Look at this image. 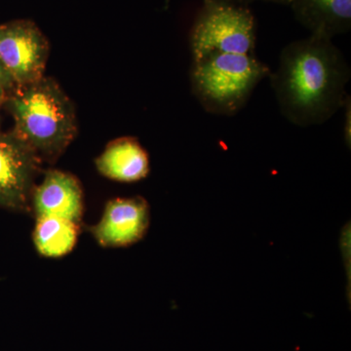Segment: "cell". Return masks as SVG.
<instances>
[{
    "label": "cell",
    "instance_id": "6da1fadb",
    "mask_svg": "<svg viewBox=\"0 0 351 351\" xmlns=\"http://www.w3.org/2000/svg\"><path fill=\"white\" fill-rule=\"evenodd\" d=\"M350 77L332 39L314 36L287 44L269 76L281 114L302 128L324 124L343 108Z\"/></svg>",
    "mask_w": 351,
    "mask_h": 351
},
{
    "label": "cell",
    "instance_id": "7a4b0ae2",
    "mask_svg": "<svg viewBox=\"0 0 351 351\" xmlns=\"http://www.w3.org/2000/svg\"><path fill=\"white\" fill-rule=\"evenodd\" d=\"M4 108L14 120L13 133L40 158L61 156L77 134L73 101L52 78L14 86Z\"/></svg>",
    "mask_w": 351,
    "mask_h": 351
},
{
    "label": "cell",
    "instance_id": "3957f363",
    "mask_svg": "<svg viewBox=\"0 0 351 351\" xmlns=\"http://www.w3.org/2000/svg\"><path fill=\"white\" fill-rule=\"evenodd\" d=\"M270 71L256 55L213 53L193 60L191 91L207 112L232 117L246 106Z\"/></svg>",
    "mask_w": 351,
    "mask_h": 351
},
{
    "label": "cell",
    "instance_id": "277c9868",
    "mask_svg": "<svg viewBox=\"0 0 351 351\" xmlns=\"http://www.w3.org/2000/svg\"><path fill=\"white\" fill-rule=\"evenodd\" d=\"M257 20L250 7L202 0L189 34L193 60L213 53L256 55Z\"/></svg>",
    "mask_w": 351,
    "mask_h": 351
},
{
    "label": "cell",
    "instance_id": "5b68a950",
    "mask_svg": "<svg viewBox=\"0 0 351 351\" xmlns=\"http://www.w3.org/2000/svg\"><path fill=\"white\" fill-rule=\"evenodd\" d=\"M49 51L47 38L32 21L0 25V64L15 86L43 77Z\"/></svg>",
    "mask_w": 351,
    "mask_h": 351
},
{
    "label": "cell",
    "instance_id": "8992f818",
    "mask_svg": "<svg viewBox=\"0 0 351 351\" xmlns=\"http://www.w3.org/2000/svg\"><path fill=\"white\" fill-rule=\"evenodd\" d=\"M39 164L40 157L12 131L0 130V208L27 209Z\"/></svg>",
    "mask_w": 351,
    "mask_h": 351
},
{
    "label": "cell",
    "instance_id": "52a82bcc",
    "mask_svg": "<svg viewBox=\"0 0 351 351\" xmlns=\"http://www.w3.org/2000/svg\"><path fill=\"white\" fill-rule=\"evenodd\" d=\"M149 223V208L140 196L110 201L92 232L104 246H126L144 237Z\"/></svg>",
    "mask_w": 351,
    "mask_h": 351
},
{
    "label": "cell",
    "instance_id": "ba28073f",
    "mask_svg": "<svg viewBox=\"0 0 351 351\" xmlns=\"http://www.w3.org/2000/svg\"><path fill=\"white\" fill-rule=\"evenodd\" d=\"M32 195L38 218L64 219L80 223L83 211L82 189L73 175L48 171Z\"/></svg>",
    "mask_w": 351,
    "mask_h": 351
},
{
    "label": "cell",
    "instance_id": "9c48e42d",
    "mask_svg": "<svg viewBox=\"0 0 351 351\" xmlns=\"http://www.w3.org/2000/svg\"><path fill=\"white\" fill-rule=\"evenodd\" d=\"M295 19L309 36L332 39L351 29V0H291Z\"/></svg>",
    "mask_w": 351,
    "mask_h": 351
},
{
    "label": "cell",
    "instance_id": "30bf717a",
    "mask_svg": "<svg viewBox=\"0 0 351 351\" xmlns=\"http://www.w3.org/2000/svg\"><path fill=\"white\" fill-rule=\"evenodd\" d=\"M101 174L119 182H137L145 179L149 172L147 152L136 138H117L108 145L97 159Z\"/></svg>",
    "mask_w": 351,
    "mask_h": 351
},
{
    "label": "cell",
    "instance_id": "8fae6325",
    "mask_svg": "<svg viewBox=\"0 0 351 351\" xmlns=\"http://www.w3.org/2000/svg\"><path fill=\"white\" fill-rule=\"evenodd\" d=\"M77 223L59 218H38L34 230L38 250L46 257L57 258L73 250L78 232Z\"/></svg>",
    "mask_w": 351,
    "mask_h": 351
},
{
    "label": "cell",
    "instance_id": "7c38bea8",
    "mask_svg": "<svg viewBox=\"0 0 351 351\" xmlns=\"http://www.w3.org/2000/svg\"><path fill=\"white\" fill-rule=\"evenodd\" d=\"M226 1L232 2V3L239 4V5L249 6L254 2H265V3L279 4V5H290L291 0H226Z\"/></svg>",
    "mask_w": 351,
    "mask_h": 351
},
{
    "label": "cell",
    "instance_id": "4fadbf2b",
    "mask_svg": "<svg viewBox=\"0 0 351 351\" xmlns=\"http://www.w3.org/2000/svg\"><path fill=\"white\" fill-rule=\"evenodd\" d=\"M343 108H346V122H345V138L348 142V147H350V98L348 97Z\"/></svg>",
    "mask_w": 351,
    "mask_h": 351
},
{
    "label": "cell",
    "instance_id": "5bb4252c",
    "mask_svg": "<svg viewBox=\"0 0 351 351\" xmlns=\"http://www.w3.org/2000/svg\"><path fill=\"white\" fill-rule=\"evenodd\" d=\"M0 86L5 88L7 90H11L15 86L10 76L7 75L6 71L2 68L1 64H0Z\"/></svg>",
    "mask_w": 351,
    "mask_h": 351
},
{
    "label": "cell",
    "instance_id": "9a60e30c",
    "mask_svg": "<svg viewBox=\"0 0 351 351\" xmlns=\"http://www.w3.org/2000/svg\"><path fill=\"white\" fill-rule=\"evenodd\" d=\"M9 90L5 89L2 86H0V124H1V110L4 108V104H5L7 93Z\"/></svg>",
    "mask_w": 351,
    "mask_h": 351
}]
</instances>
